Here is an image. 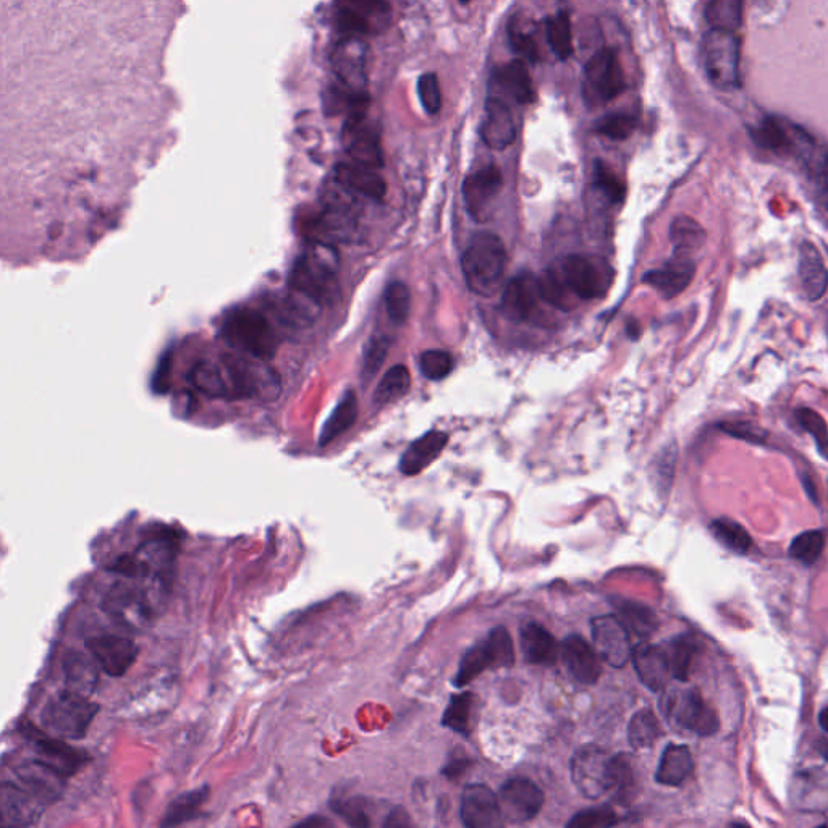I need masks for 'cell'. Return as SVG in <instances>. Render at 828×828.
<instances>
[{"label": "cell", "mask_w": 828, "mask_h": 828, "mask_svg": "<svg viewBox=\"0 0 828 828\" xmlns=\"http://www.w3.org/2000/svg\"><path fill=\"white\" fill-rule=\"evenodd\" d=\"M338 259L335 246L309 241L290 272V290L308 296L319 305L329 303L338 290Z\"/></svg>", "instance_id": "1"}, {"label": "cell", "mask_w": 828, "mask_h": 828, "mask_svg": "<svg viewBox=\"0 0 828 828\" xmlns=\"http://www.w3.org/2000/svg\"><path fill=\"white\" fill-rule=\"evenodd\" d=\"M507 267V251L502 240L491 232H481L469 241L461 269L469 290L481 296L494 295Z\"/></svg>", "instance_id": "2"}, {"label": "cell", "mask_w": 828, "mask_h": 828, "mask_svg": "<svg viewBox=\"0 0 828 828\" xmlns=\"http://www.w3.org/2000/svg\"><path fill=\"white\" fill-rule=\"evenodd\" d=\"M222 335L229 345L254 360H272L277 353V337L271 322L256 309L232 311L225 319Z\"/></svg>", "instance_id": "3"}, {"label": "cell", "mask_w": 828, "mask_h": 828, "mask_svg": "<svg viewBox=\"0 0 828 828\" xmlns=\"http://www.w3.org/2000/svg\"><path fill=\"white\" fill-rule=\"evenodd\" d=\"M98 710V704L88 696L67 689L47 702L41 720L44 727L59 738L83 740Z\"/></svg>", "instance_id": "4"}, {"label": "cell", "mask_w": 828, "mask_h": 828, "mask_svg": "<svg viewBox=\"0 0 828 828\" xmlns=\"http://www.w3.org/2000/svg\"><path fill=\"white\" fill-rule=\"evenodd\" d=\"M740 39L733 31L712 30L702 39L707 78L722 91L740 88Z\"/></svg>", "instance_id": "5"}, {"label": "cell", "mask_w": 828, "mask_h": 828, "mask_svg": "<svg viewBox=\"0 0 828 828\" xmlns=\"http://www.w3.org/2000/svg\"><path fill=\"white\" fill-rule=\"evenodd\" d=\"M555 267L576 300H600L612 285V267L599 256L570 254Z\"/></svg>", "instance_id": "6"}, {"label": "cell", "mask_w": 828, "mask_h": 828, "mask_svg": "<svg viewBox=\"0 0 828 828\" xmlns=\"http://www.w3.org/2000/svg\"><path fill=\"white\" fill-rule=\"evenodd\" d=\"M626 88L625 72L617 52L605 47L592 55L584 67L583 98L588 106H604Z\"/></svg>", "instance_id": "7"}, {"label": "cell", "mask_w": 828, "mask_h": 828, "mask_svg": "<svg viewBox=\"0 0 828 828\" xmlns=\"http://www.w3.org/2000/svg\"><path fill=\"white\" fill-rule=\"evenodd\" d=\"M660 709L668 722L693 731L699 736H712L719 731V717L707 706L696 689H672L664 694Z\"/></svg>", "instance_id": "8"}, {"label": "cell", "mask_w": 828, "mask_h": 828, "mask_svg": "<svg viewBox=\"0 0 828 828\" xmlns=\"http://www.w3.org/2000/svg\"><path fill=\"white\" fill-rule=\"evenodd\" d=\"M513 664H515V649H513L512 638L503 626H499L492 630L482 643L471 647L463 655L453 683L458 688H463L486 670L512 667Z\"/></svg>", "instance_id": "9"}, {"label": "cell", "mask_w": 828, "mask_h": 828, "mask_svg": "<svg viewBox=\"0 0 828 828\" xmlns=\"http://www.w3.org/2000/svg\"><path fill=\"white\" fill-rule=\"evenodd\" d=\"M571 778L579 793L588 799H599L613 790V756L596 744H586L573 754Z\"/></svg>", "instance_id": "10"}, {"label": "cell", "mask_w": 828, "mask_h": 828, "mask_svg": "<svg viewBox=\"0 0 828 828\" xmlns=\"http://www.w3.org/2000/svg\"><path fill=\"white\" fill-rule=\"evenodd\" d=\"M102 610L114 623L127 630H140L153 618L148 591L136 584H114L102 600Z\"/></svg>", "instance_id": "11"}, {"label": "cell", "mask_w": 828, "mask_h": 828, "mask_svg": "<svg viewBox=\"0 0 828 828\" xmlns=\"http://www.w3.org/2000/svg\"><path fill=\"white\" fill-rule=\"evenodd\" d=\"M224 369L229 377L230 390L237 397L275 398L280 392L279 377L264 364L241 356H227Z\"/></svg>", "instance_id": "12"}, {"label": "cell", "mask_w": 828, "mask_h": 828, "mask_svg": "<svg viewBox=\"0 0 828 828\" xmlns=\"http://www.w3.org/2000/svg\"><path fill=\"white\" fill-rule=\"evenodd\" d=\"M85 646L102 672L112 678L125 675L135 665L140 654L133 639L117 634L91 636L86 639Z\"/></svg>", "instance_id": "13"}, {"label": "cell", "mask_w": 828, "mask_h": 828, "mask_svg": "<svg viewBox=\"0 0 828 828\" xmlns=\"http://www.w3.org/2000/svg\"><path fill=\"white\" fill-rule=\"evenodd\" d=\"M46 807L22 783L0 782V827H31L38 824Z\"/></svg>", "instance_id": "14"}, {"label": "cell", "mask_w": 828, "mask_h": 828, "mask_svg": "<svg viewBox=\"0 0 828 828\" xmlns=\"http://www.w3.org/2000/svg\"><path fill=\"white\" fill-rule=\"evenodd\" d=\"M497 798L503 820L512 824H523L534 819L544 806L541 788L528 778L508 780Z\"/></svg>", "instance_id": "15"}, {"label": "cell", "mask_w": 828, "mask_h": 828, "mask_svg": "<svg viewBox=\"0 0 828 828\" xmlns=\"http://www.w3.org/2000/svg\"><path fill=\"white\" fill-rule=\"evenodd\" d=\"M368 46L360 36H348L335 47L332 54L334 72L340 85L353 93L368 94Z\"/></svg>", "instance_id": "16"}, {"label": "cell", "mask_w": 828, "mask_h": 828, "mask_svg": "<svg viewBox=\"0 0 828 828\" xmlns=\"http://www.w3.org/2000/svg\"><path fill=\"white\" fill-rule=\"evenodd\" d=\"M592 639L597 655L613 668L625 667L631 659L630 631L617 615H604L591 621Z\"/></svg>", "instance_id": "17"}, {"label": "cell", "mask_w": 828, "mask_h": 828, "mask_svg": "<svg viewBox=\"0 0 828 828\" xmlns=\"http://www.w3.org/2000/svg\"><path fill=\"white\" fill-rule=\"evenodd\" d=\"M460 817L468 828H499L503 825L499 798L489 786L479 783L463 790Z\"/></svg>", "instance_id": "18"}, {"label": "cell", "mask_w": 828, "mask_h": 828, "mask_svg": "<svg viewBox=\"0 0 828 828\" xmlns=\"http://www.w3.org/2000/svg\"><path fill=\"white\" fill-rule=\"evenodd\" d=\"M542 301L536 275L521 272L515 275L502 296V313L513 322H529L539 311Z\"/></svg>", "instance_id": "19"}, {"label": "cell", "mask_w": 828, "mask_h": 828, "mask_svg": "<svg viewBox=\"0 0 828 828\" xmlns=\"http://www.w3.org/2000/svg\"><path fill=\"white\" fill-rule=\"evenodd\" d=\"M491 86L495 94L492 98L502 99L503 102L512 101L520 106L533 104L536 99L533 80L528 65L524 60H512L510 64L495 68L491 77Z\"/></svg>", "instance_id": "20"}, {"label": "cell", "mask_w": 828, "mask_h": 828, "mask_svg": "<svg viewBox=\"0 0 828 828\" xmlns=\"http://www.w3.org/2000/svg\"><path fill=\"white\" fill-rule=\"evenodd\" d=\"M343 140L348 154L356 164L374 170L381 169L384 165L379 136L366 125V115L348 117L343 128Z\"/></svg>", "instance_id": "21"}, {"label": "cell", "mask_w": 828, "mask_h": 828, "mask_svg": "<svg viewBox=\"0 0 828 828\" xmlns=\"http://www.w3.org/2000/svg\"><path fill=\"white\" fill-rule=\"evenodd\" d=\"M17 775L18 782L46 806L55 803L64 793L67 775L43 759L23 762L17 767Z\"/></svg>", "instance_id": "22"}, {"label": "cell", "mask_w": 828, "mask_h": 828, "mask_svg": "<svg viewBox=\"0 0 828 828\" xmlns=\"http://www.w3.org/2000/svg\"><path fill=\"white\" fill-rule=\"evenodd\" d=\"M502 185V174L494 165L478 170L466 178L463 183V196L469 214L474 219L479 222L487 219V212L491 209L492 201L502 190Z\"/></svg>", "instance_id": "23"}, {"label": "cell", "mask_w": 828, "mask_h": 828, "mask_svg": "<svg viewBox=\"0 0 828 828\" xmlns=\"http://www.w3.org/2000/svg\"><path fill=\"white\" fill-rule=\"evenodd\" d=\"M696 266L693 259L685 254H676L670 261L665 262L660 269L647 272L644 275V284L654 288L655 292L664 296L665 300L675 298L685 292L693 282Z\"/></svg>", "instance_id": "24"}, {"label": "cell", "mask_w": 828, "mask_h": 828, "mask_svg": "<svg viewBox=\"0 0 828 828\" xmlns=\"http://www.w3.org/2000/svg\"><path fill=\"white\" fill-rule=\"evenodd\" d=\"M482 141L495 151H503L516 140V122L512 109L502 99L489 98L486 102V119L481 127Z\"/></svg>", "instance_id": "25"}, {"label": "cell", "mask_w": 828, "mask_h": 828, "mask_svg": "<svg viewBox=\"0 0 828 828\" xmlns=\"http://www.w3.org/2000/svg\"><path fill=\"white\" fill-rule=\"evenodd\" d=\"M562 659L575 680L583 685H596L602 675L599 655L578 634H571L563 641Z\"/></svg>", "instance_id": "26"}, {"label": "cell", "mask_w": 828, "mask_h": 828, "mask_svg": "<svg viewBox=\"0 0 828 828\" xmlns=\"http://www.w3.org/2000/svg\"><path fill=\"white\" fill-rule=\"evenodd\" d=\"M634 668L638 672L639 680L644 686L659 693L667 686L670 680V665H668L667 652L662 647L654 644H639L633 652Z\"/></svg>", "instance_id": "27"}, {"label": "cell", "mask_w": 828, "mask_h": 828, "mask_svg": "<svg viewBox=\"0 0 828 828\" xmlns=\"http://www.w3.org/2000/svg\"><path fill=\"white\" fill-rule=\"evenodd\" d=\"M799 279L807 300L817 301L827 292V267L819 248L811 241H804L799 248Z\"/></svg>", "instance_id": "28"}, {"label": "cell", "mask_w": 828, "mask_h": 828, "mask_svg": "<svg viewBox=\"0 0 828 828\" xmlns=\"http://www.w3.org/2000/svg\"><path fill=\"white\" fill-rule=\"evenodd\" d=\"M335 180L347 186L358 196L382 201L387 193V185L384 178L377 174L376 170L356 164V162H342L335 167Z\"/></svg>", "instance_id": "29"}, {"label": "cell", "mask_w": 828, "mask_h": 828, "mask_svg": "<svg viewBox=\"0 0 828 828\" xmlns=\"http://www.w3.org/2000/svg\"><path fill=\"white\" fill-rule=\"evenodd\" d=\"M448 436L445 432L431 431L426 436L419 437L408 447L400 460V471L405 476H416L423 473L427 466H431L440 453L447 447Z\"/></svg>", "instance_id": "30"}, {"label": "cell", "mask_w": 828, "mask_h": 828, "mask_svg": "<svg viewBox=\"0 0 828 828\" xmlns=\"http://www.w3.org/2000/svg\"><path fill=\"white\" fill-rule=\"evenodd\" d=\"M521 652L524 660L533 665L555 664L558 654L557 641L544 626L529 621L520 631Z\"/></svg>", "instance_id": "31"}, {"label": "cell", "mask_w": 828, "mask_h": 828, "mask_svg": "<svg viewBox=\"0 0 828 828\" xmlns=\"http://www.w3.org/2000/svg\"><path fill=\"white\" fill-rule=\"evenodd\" d=\"M99 665L96 660L81 652H68L64 660L65 681L68 689L77 693L93 694L98 688Z\"/></svg>", "instance_id": "32"}, {"label": "cell", "mask_w": 828, "mask_h": 828, "mask_svg": "<svg viewBox=\"0 0 828 828\" xmlns=\"http://www.w3.org/2000/svg\"><path fill=\"white\" fill-rule=\"evenodd\" d=\"M693 756L683 744H668L665 748L655 780L660 785L680 786L693 772Z\"/></svg>", "instance_id": "33"}, {"label": "cell", "mask_w": 828, "mask_h": 828, "mask_svg": "<svg viewBox=\"0 0 828 828\" xmlns=\"http://www.w3.org/2000/svg\"><path fill=\"white\" fill-rule=\"evenodd\" d=\"M749 135L756 141L757 146L775 154H790L796 149L795 138L790 135L788 128L774 117H767L757 127H752Z\"/></svg>", "instance_id": "34"}, {"label": "cell", "mask_w": 828, "mask_h": 828, "mask_svg": "<svg viewBox=\"0 0 828 828\" xmlns=\"http://www.w3.org/2000/svg\"><path fill=\"white\" fill-rule=\"evenodd\" d=\"M612 602L617 607L618 618L626 630L638 634L639 638H649L657 630L659 620L647 605L625 599H615Z\"/></svg>", "instance_id": "35"}, {"label": "cell", "mask_w": 828, "mask_h": 828, "mask_svg": "<svg viewBox=\"0 0 828 828\" xmlns=\"http://www.w3.org/2000/svg\"><path fill=\"white\" fill-rule=\"evenodd\" d=\"M191 382L199 392H203L207 397H229L232 393L227 372L222 366L212 361H201L196 364L191 371Z\"/></svg>", "instance_id": "36"}, {"label": "cell", "mask_w": 828, "mask_h": 828, "mask_svg": "<svg viewBox=\"0 0 828 828\" xmlns=\"http://www.w3.org/2000/svg\"><path fill=\"white\" fill-rule=\"evenodd\" d=\"M356 418H358V400H356L355 393L348 392L342 402L338 403L334 413L330 414L326 426L322 427L321 439H319L321 447H326L338 436H342L343 432H347L355 424Z\"/></svg>", "instance_id": "37"}, {"label": "cell", "mask_w": 828, "mask_h": 828, "mask_svg": "<svg viewBox=\"0 0 828 828\" xmlns=\"http://www.w3.org/2000/svg\"><path fill=\"white\" fill-rule=\"evenodd\" d=\"M207 798H209V788L207 786L178 796L165 812L162 827H175V825L185 824L188 820L196 819V817H199L201 807L204 806Z\"/></svg>", "instance_id": "38"}, {"label": "cell", "mask_w": 828, "mask_h": 828, "mask_svg": "<svg viewBox=\"0 0 828 828\" xmlns=\"http://www.w3.org/2000/svg\"><path fill=\"white\" fill-rule=\"evenodd\" d=\"M545 36L558 60L565 62L570 59L573 55V34L567 10H560L545 20Z\"/></svg>", "instance_id": "39"}, {"label": "cell", "mask_w": 828, "mask_h": 828, "mask_svg": "<svg viewBox=\"0 0 828 828\" xmlns=\"http://www.w3.org/2000/svg\"><path fill=\"white\" fill-rule=\"evenodd\" d=\"M34 744H36L39 754L44 757L43 761L54 765L55 769H59L67 777L75 774L78 767H80V752L70 748L62 741L49 740L47 736H44L41 740L34 738Z\"/></svg>", "instance_id": "40"}, {"label": "cell", "mask_w": 828, "mask_h": 828, "mask_svg": "<svg viewBox=\"0 0 828 828\" xmlns=\"http://www.w3.org/2000/svg\"><path fill=\"white\" fill-rule=\"evenodd\" d=\"M744 0H709L706 20L712 30L733 31L743 23Z\"/></svg>", "instance_id": "41"}, {"label": "cell", "mask_w": 828, "mask_h": 828, "mask_svg": "<svg viewBox=\"0 0 828 828\" xmlns=\"http://www.w3.org/2000/svg\"><path fill=\"white\" fill-rule=\"evenodd\" d=\"M670 238H672L673 250L676 254L689 256L693 251H698L704 245L706 232L696 220L681 216L673 220Z\"/></svg>", "instance_id": "42"}, {"label": "cell", "mask_w": 828, "mask_h": 828, "mask_svg": "<svg viewBox=\"0 0 828 828\" xmlns=\"http://www.w3.org/2000/svg\"><path fill=\"white\" fill-rule=\"evenodd\" d=\"M411 387V376L405 366H393L392 369L385 372L382 381L377 385L376 393H374V403L379 408L390 405L405 397Z\"/></svg>", "instance_id": "43"}, {"label": "cell", "mask_w": 828, "mask_h": 828, "mask_svg": "<svg viewBox=\"0 0 828 828\" xmlns=\"http://www.w3.org/2000/svg\"><path fill=\"white\" fill-rule=\"evenodd\" d=\"M474 704H476V696L473 693H461L453 696L447 709H445L442 725L455 731V733L469 736Z\"/></svg>", "instance_id": "44"}, {"label": "cell", "mask_w": 828, "mask_h": 828, "mask_svg": "<svg viewBox=\"0 0 828 828\" xmlns=\"http://www.w3.org/2000/svg\"><path fill=\"white\" fill-rule=\"evenodd\" d=\"M696 651H698V644L688 634H681L678 638L673 639L672 644L665 652H667L668 665H670V675L676 681L683 683V681L688 680L689 670H691Z\"/></svg>", "instance_id": "45"}, {"label": "cell", "mask_w": 828, "mask_h": 828, "mask_svg": "<svg viewBox=\"0 0 828 828\" xmlns=\"http://www.w3.org/2000/svg\"><path fill=\"white\" fill-rule=\"evenodd\" d=\"M660 735H662V730H660V723L654 712L644 709L633 715L630 727H628V741H630L631 748L636 751L651 748Z\"/></svg>", "instance_id": "46"}, {"label": "cell", "mask_w": 828, "mask_h": 828, "mask_svg": "<svg viewBox=\"0 0 828 828\" xmlns=\"http://www.w3.org/2000/svg\"><path fill=\"white\" fill-rule=\"evenodd\" d=\"M710 533L714 534L715 539L720 544L725 545L728 550L735 552V554H748L752 547V539L748 531L741 524L727 520V518L712 521L710 523Z\"/></svg>", "instance_id": "47"}, {"label": "cell", "mask_w": 828, "mask_h": 828, "mask_svg": "<svg viewBox=\"0 0 828 828\" xmlns=\"http://www.w3.org/2000/svg\"><path fill=\"white\" fill-rule=\"evenodd\" d=\"M638 127V117L630 112H612L596 122L599 135L613 141L628 140Z\"/></svg>", "instance_id": "48"}, {"label": "cell", "mask_w": 828, "mask_h": 828, "mask_svg": "<svg viewBox=\"0 0 828 828\" xmlns=\"http://www.w3.org/2000/svg\"><path fill=\"white\" fill-rule=\"evenodd\" d=\"M825 549V534L822 531H807L799 534L795 541L791 542L788 554L796 562L811 567L819 560Z\"/></svg>", "instance_id": "49"}, {"label": "cell", "mask_w": 828, "mask_h": 828, "mask_svg": "<svg viewBox=\"0 0 828 828\" xmlns=\"http://www.w3.org/2000/svg\"><path fill=\"white\" fill-rule=\"evenodd\" d=\"M384 298L390 319L395 324H405L411 308L410 288L406 287L403 282H393L385 290Z\"/></svg>", "instance_id": "50"}, {"label": "cell", "mask_w": 828, "mask_h": 828, "mask_svg": "<svg viewBox=\"0 0 828 828\" xmlns=\"http://www.w3.org/2000/svg\"><path fill=\"white\" fill-rule=\"evenodd\" d=\"M594 188L599 191L610 203H621L625 199V185L612 170L602 162L597 161L594 167Z\"/></svg>", "instance_id": "51"}, {"label": "cell", "mask_w": 828, "mask_h": 828, "mask_svg": "<svg viewBox=\"0 0 828 828\" xmlns=\"http://www.w3.org/2000/svg\"><path fill=\"white\" fill-rule=\"evenodd\" d=\"M419 368L429 381H442L452 372V355L444 350L424 351L419 360Z\"/></svg>", "instance_id": "52"}, {"label": "cell", "mask_w": 828, "mask_h": 828, "mask_svg": "<svg viewBox=\"0 0 828 828\" xmlns=\"http://www.w3.org/2000/svg\"><path fill=\"white\" fill-rule=\"evenodd\" d=\"M617 814L610 806L591 807L576 814L568 822L570 828H607L617 825Z\"/></svg>", "instance_id": "53"}, {"label": "cell", "mask_w": 828, "mask_h": 828, "mask_svg": "<svg viewBox=\"0 0 828 828\" xmlns=\"http://www.w3.org/2000/svg\"><path fill=\"white\" fill-rule=\"evenodd\" d=\"M390 345H392V340L385 337V335H376V337L369 340L363 360V376L366 379L376 376L379 369L382 368V364L385 363L387 355H389Z\"/></svg>", "instance_id": "54"}, {"label": "cell", "mask_w": 828, "mask_h": 828, "mask_svg": "<svg viewBox=\"0 0 828 828\" xmlns=\"http://www.w3.org/2000/svg\"><path fill=\"white\" fill-rule=\"evenodd\" d=\"M418 89L419 99L427 114H439L440 107H442V93H440L439 78L436 73H426L419 78Z\"/></svg>", "instance_id": "55"}, {"label": "cell", "mask_w": 828, "mask_h": 828, "mask_svg": "<svg viewBox=\"0 0 828 828\" xmlns=\"http://www.w3.org/2000/svg\"><path fill=\"white\" fill-rule=\"evenodd\" d=\"M796 419L814 437L820 453L825 455V447H827V424H825V419L817 411L809 410V408H801V410L796 411Z\"/></svg>", "instance_id": "56"}, {"label": "cell", "mask_w": 828, "mask_h": 828, "mask_svg": "<svg viewBox=\"0 0 828 828\" xmlns=\"http://www.w3.org/2000/svg\"><path fill=\"white\" fill-rule=\"evenodd\" d=\"M334 811L338 812L353 827H369L371 825L368 812H366V803H364L363 798H350L345 799V801H338L337 804H334Z\"/></svg>", "instance_id": "57"}, {"label": "cell", "mask_w": 828, "mask_h": 828, "mask_svg": "<svg viewBox=\"0 0 828 828\" xmlns=\"http://www.w3.org/2000/svg\"><path fill=\"white\" fill-rule=\"evenodd\" d=\"M510 46H512L516 54H520L521 57H524L531 64H537L539 62V47H537L533 36L524 33L516 25L510 26Z\"/></svg>", "instance_id": "58"}, {"label": "cell", "mask_w": 828, "mask_h": 828, "mask_svg": "<svg viewBox=\"0 0 828 828\" xmlns=\"http://www.w3.org/2000/svg\"><path fill=\"white\" fill-rule=\"evenodd\" d=\"M723 431L738 439L748 440L754 444H761L765 439V432L751 423H728L723 424Z\"/></svg>", "instance_id": "59"}, {"label": "cell", "mask_w": 828, "mask_h": 828, "mask_svg": "<svg viewBox=\"0 0 828 828\" xmlns=\"http://www.w3.org/2000/svg\"><path fill=\"white\" fill-rule=\"evenodd\" d=\"M172 364H174V358L170 355H165L164 360H162L161 366H159V371H157L156 379V387L159 392H167L169 390L170 385V374H172Z\"/></svg>", "instance_id": "60"}, {"label": "cell", "mask_w": 828, "mask_h": 828, "mask_svg": "<svg viewBox=\"0 0 828 828\" xmlns=\"http://www.w3.org/2000/svg\"><path fill=\"white\" fill-rule=\"evenodd\" d=\"M300 825H303V827L317 825V827H319V825H329V822H327L326 819H322V817H313V819L306 820V822H301Z\"/></svg>", "instance_id": "61"}, {"label": "cell", "mask_w": 828, "mask_h": 828, "mask_svg": "<svg viewBox=\"0 0 828 828\" xmlns=\"http://www.w3.org/2000/svg\"><path fill=\"white\" fill-rule=\"evenodd\" d=\"M827 715H828L827 707H824V709H822V712H820V715H819L820 728H822V730H824V731H827V725H828Z\"/></svg>", "instance_id": "62"}, {"label": "cell", "mask_w": 828, "mask_h": 828, "mask_svg": "<svg viewBox=\"0 0 828 828\" xmlns=\"http://www.w3.org/2000/svg\"><path fill=\"white\" fill-rule=\"evenodd\" d=\"M458 2H461V4H469L471 0H458Z\"/></svg>", "instance_id": "63"}]
</instances>
